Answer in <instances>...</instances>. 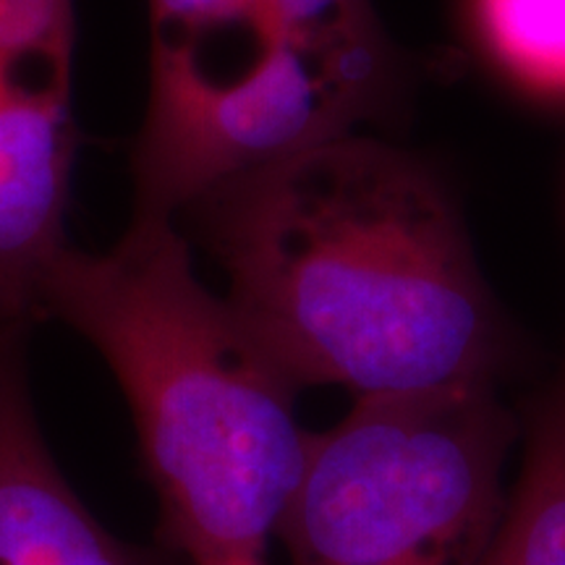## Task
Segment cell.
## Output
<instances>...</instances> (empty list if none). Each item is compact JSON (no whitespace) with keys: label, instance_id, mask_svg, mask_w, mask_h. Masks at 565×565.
Returning a JSON list of instances; mask_svg holds the SVG:
<instances>
[{"label":"cell","instance_id":"1","mask_svg":"<svg viewBox=\"0 0 565 565\" xmlns=\"http://www.w3.org/2000/svg\"><path fill=\"white\" fill-rule=\"evenodd\" d=\"M179 215L299 387L494 393L508 322L454 200L414 154L349 134L231 175Z\"/></svg>","mask_w":565,"mask_h":565},{"label":"cell","instance_id":"2","mask_svg":"<svg viewBox=\"0 0 565 565\" xmlns=\"http://www.w3.org/2000/svg\"><path fill=\"white\" fill-rule=\"evenodd\" d=\"M47 317L87 338L116 374L166 550L186 563L265 553L307 461L301 387L196 278L175 221L131 217L103 254L66 246L42 286Z\"/></svg>","mask_w":565,"mask_h":565},{"label":"cell","instance_id":"3","mask_svg":"<svg viewBox=\"0 0 565 565\" xmlns=\"http://www.w3.org/2000/svg\"><path fill=\"white\" fill-rule=\"evenodd\" d=\"M150 89L134 217L349 137L404 103L408 68L372 0H147Z\"/></svg>","mask_w":565,"mask_h":565},{"label":"cell","instance_id":"4","mask_svg":"<svg viewBox=\"0 0 565 565\" xmlns=\"http://www.w3.org/2000/svg\"><path fill=\"white\" fill-rule=\"evenodd\" d=\"M513 440L494 393L356 401L309 435L275 534L291 565H484Z\"/></svg>","mask_w":565,"mask_h":565},{"label":"cell","instance_id":"5","mask_svg":"<svg viewBox=\"0 0 565 565\" xmlns=\"http://www.w3.org/2000/svg\"><path fill=\"white\" fill-rule=\"evenodd\" d=\"M79 141L71 82L0 66V330L42 320V286L68 246Z\"/></svg>","mask_w":565,"mask_h":565},{"label":"cell","instance_id":"6","mask_svg":"<svg viewBox=\"0 0 565 565\" xmlns=\"http://www.w3.org/2000/svg\"><path fill=\"white\" fill-rule=\"evenodd\" d=\"M26 330H0V565H173L113 536L61 475L34 416Z\"/></svg>","mask_w":565,"mask_h":565},{"label":"cell","instance_id":"7","mask_svg":"<svg viewBox=\"0 0 565 565\" xmlns=\"http://www.w3.org/2000/svg\"><path fill=\"white\" fill-rule=\"evenodd\" d=\"M484 565H565V380L534 416Z\"/></svg>","mask_w":565,"mask_h":565},{"label":"cell","instance_id":"8","mask_svg":"<svg viewBox=\"0 0 565 565\" xmlns=\"http://www.w3.org/2000/svg\"><path fill=\"white\" fill-rule=\"evenodd\" d=\"M490 51L536 89L565 95V0H477Z\"/></svg>","mask_w":565,"mask_h":565},{"label":"cell","instance_id":"9","mask_svg":"<svg viewBox=\"0 0 565 565\" xmlns=\"http://www.w3.org/2000/svg\"><path fill=\"white\" fill-rule=\"evenodd\" d=\"M74 0H0V66L71 82Z\"/></svg>","mask_w":565,"mask_h":565},{"label":"cell","instance_id":"10","mask_svg":"<svg viewBox=\"0 0 565 565\" xmlns=\"http://www.w3.org/2000/svg\"><path fill=\"white\" fill-rule=\"evenodd\" d=\"M189 565H267L265 553H217L189 561Z\"/></svg>","mask_w":565,"mask_h":565},{"label":"cell","instance_id":"11","mask_svg":"<svg viewBox=\"0 0 565 565\" xmlns=\"http://www.w3.org/2000/svg\"><path fill=\"white\" fill-rule=\"evenodd\" d=\"M563 380H565V377H563Z\"/></svg>","mask_w":565,"mask_h":565}]
</instances>
